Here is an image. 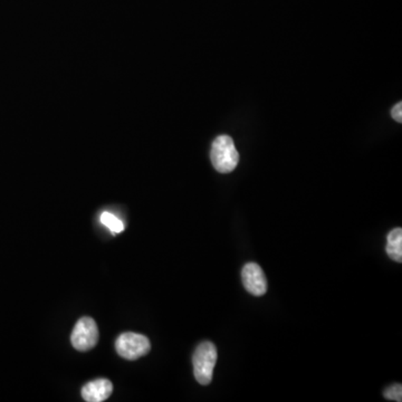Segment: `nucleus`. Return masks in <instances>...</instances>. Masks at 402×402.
I'll return each mask as SVG.
<instances>
[{"mask_svg":"<svg viewBox=\"0 0 402 402\" xmlns=\"http://www.w3.org/2000/svg\"><path fill=\"white\" fill-rule=\"evenodd\" d=\"M210 159L218 172L230 173L234 171L239 162V153L232 137L228 135L216 137L212 142Z\"/></svg>","mask_w":402,"mask_h":402,"instance_id":"obj_1","label":"nucleus"},{"mask_svg":"<svg viewBox=\"0 0 402 402\" xmlns=\"http://www.w3.org/2000/svg\"><path fill=\"white\" fill-rule=\"evenodd\" d=\"M217 357V348L214 343L203 342L196 348L192 357V362H194V378L200 384L208 386L212 382Z\"/></svg>","mask_w":402,"mask_h":402,"instance_id":"obj_2","label":"nucleus"},{"mask_svg":"<svg viewBox=\"0 0 402 402\" xmlns=\"http://www.w3.org/2000/svg\"><path fill=\"white\" fill-rule=\"evenodd\" d=\"M116 352L126 360L134 361L148 355L151 344L148 337L142 334L123 333L118 337L115 342Z\"/></svg>","mask_w":402,"mask_h":402,"instance_id":"obj_3","label":"nucleus"},{"mask_svg":"<svg viewBox=\"0 0 402 402\" xmlns=\"http://www.w3.org/2000/svg\"><path fill=\"white\" fill-rule=\"evenodd\" d=\"M98 337L100 334L96 321L91 317H82L71 332V346L78 351L87 352L98 344Z\"/></svg>","mask_w":402,"mask_h":402,"instance_id":"obj_4","label":"nucleus"},{"mask_svg":"<svg viewBox=\"0 0 402 402\" xmlns=\"http://www.w3.org/2000/svg\"><path fill=\"white\" fill-rule=\"evenodd\" d=\"M241 280L246 291L254 296H263L267 292V280L262 267L256 263H248L244 266Z\"/></svg>","mask_w":402,"mask_h":402,"instance_id":"obj_5","label":"nucleus"},{"mask_svg":"<svg viewBox=\"0 0 402 402\" xmlns=\"http://www.w3.org/2000/svg\"><path fill=\"white\" fill-rule=\"evenodd\" d=\"M113 391V384L107 379H98L87 382L82 388V397L87 402H102L110 398Z\"/></svg>","mask_w":402,"mask_h":402,"instance_id":"obj_6","label":"nucleus"},{"mask_svg":"<svg viewBox=\"0 0 402 402\" xmlns=\"http://www.w3.org/2000/svg\"><path fill=\"white\" fill-rule=\"evenodd\" d=\"M388 244L386 250L394 262H402V230L394 228L388 234Z\"/></svg>","mask_w":402,"mask_h":402,"instance_id":"obj_7","label":"nucleus"},{"mask_svg":"<svg viewBox=\"0 0 402 402\" xmlns=\"http://www.w3.org/2000/svg\"><path fill=\"white\" fill-rule=\"evenodd\" d=\"M100 221L113 234H119L124 230V223L120 221L115 214H111V212H103L100 217Z\"/></svg>","mask_w":402,"mask_h":402,"instance_id":"obj_8","label":"nucleus"},{"mask_svg":"<svg viewBox=\"0 0 402 402\" xmlns=\"http://www.w3.org/2000/svg\"><path fill=\"white\" fill-rule=\"evenodd\" d=\"M384 398L394 401H402V386L400 383L393 384L384 391Z\"/></svg>","mask_w":402,"mask_h":402,"instance_id":"obj_9","label":"nucleus"},{"mask_svg":"<svg viewBox=\"0 0 402 402\" xmlns=\"http://www.w3.org/2000/svg\"><path fill=\"white\" fill-rule=\"evenodd\" d=\"M393 119L396 120L397 122H402V103L399 102L398 104L394 105L392 111H391Z\"/></svg>","mask_w":402,"mask_h":402,"instance_id":"obj_10","label":"nucleus"}]
</instances>
